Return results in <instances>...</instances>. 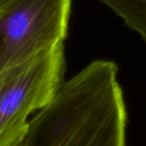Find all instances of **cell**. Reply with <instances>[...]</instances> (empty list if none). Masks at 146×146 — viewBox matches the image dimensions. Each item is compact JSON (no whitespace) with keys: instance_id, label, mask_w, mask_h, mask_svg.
Segmentation results:
<instances>
[{"instance_id":"obj_4","label":"cell","mask_w":146,"mask_h":146,"mask_svg":"<svg viewBox=\"0 0 146 146\" xmlns=\"http://www.w3.org/2000/svg\"><path fill=\"white\" fill-rule=\"evenodd\" d=\"M10 1H12V0H0V10L2 8H4Z\"/></svg>"},{"instance_id":"obj_2","label":"cell","mask_w":146,"mask_h":146,"mask_svg":"<svg viewBox=\"0 0 146 146\" xmlns=\"http://www.w3.org/2000/svg\"><path fill=\"white\" fill-rule=\"evenodd\" d=\"M71 0H12L0 10V74L64 42Z\"/></svg>"},{"instance_id":"obj_1","label":"cell","mask_w":146,"mask_h":146,"mask_svg":"<svg viewBox=\"0 0 146 146\" xmlns=\"http://www.w3.org/2000/svg\"><path fill=\"white\" fill-rule=\"evenodd\" d=\"M63 43L0 74V146L18 145L28 117L52 100L63 83Z\"/></svg>"},{"instance_id":"obj_3","label":"cell","mask_w":146,"mask_h":146,"mask_svg":"<svg viewBox=\"0 0 146 146\" xmlns=\"http://www.w3.org/2000/svg\"><path fill=\"white\" fill-rule=\"evenodd\" d=\"M146 44V0H100Z\"/></svg>"},{"instance_id":"obj_5","label":"cell","mask_w":146,"mask_h":146,"mask_svg":"<svg viewBox=\"0 0 146 146\" xmlns=\"http://www.w3.org/2000/svg\"><path fill=\"white\" fill-rule=\"evenodd\" d=\"M15 146H20V143H19V144H18V145H15Z\"/></svg>"}]
</instances>
